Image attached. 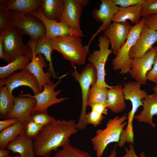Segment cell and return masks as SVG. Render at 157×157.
<instances>
[{"label": "cell", "instance_id": "cell-28", "mask_svg": "<svg viewBox=\"0 0 157 157\" xmlns=\"http://www.w3.org/2000/svg\"><path fill=\"white\" fill-rule=\"evenodd\" d=\"M108 90L106 87L97 83L92 86L88 95L87 106L91 107L95 104L106 103Z\"/></svg>", "mask_w": 157, "mask_h": 157}, {"label": "cell", "instance_id": "cell-4", "mask_svg": "<svg viewBox=\"0 0 157 157\" xmlns=\"http://www.w3.org/2000/svg\"><path fill=\"white\" fill-rule=\"evenodd\" d=\"M51 40L54 50L69 61L73 67L75 64L81 65L85 64L88 53L83 46L81 37L68 35Z\"/></svg>", "mask_w": 157, "mask_h": 157}, {"label": "cell", "instance_id": "cell-23", "mask_svg": "<svg viewBox=\"0 0 157 157\" xmlns=\"http://www.w3.org/2000/svg\"><path fill=\"white\" fill-rule=\"evenodd\" d=\"M5 8L26 15L30 14L42 5V0H1Z\"/></svg>", "mask_w": 157, "mask_h": 157}, {"label": "cell", "instance_id": "cell-24", "mask_svg": "<svg viewBox=\"0 0 157 157\" xmlns=\"http://www.w3.org/2000/svg\"><path fill=\"white\" fill-rule=\"evenodd\" d=\"M29 47L28 51L26 54L18 58L6 65L0 67V80L3 79L15 71L26 69L33 57L32 50Z\"/></svg>", "mask_w": 157, "mask_h": 157}, {"label": "cell", "instance_id": "cell-3", "mask_svg": "<svg viewBox=\"0 0 157 157\" xmlns=\"http://www.w3.org/2000/svg\"><path fill=\"white\" fill-rule=\"evenodd\" d=\"M127 119L126 113L121 117L116 116L108 120L105 129L97 131L96 135L90 140L96 157L102 156L110 143L119 142L124 128L127 125Z\"/></svg>", "mask_w": 157, "mask_h": 157}, {"label": "cell", "instance_id": "cell-13", "mask_svg": "<svg viewBox=\"0 0 157 157\" xmlns=\"http://www.w3.org/2000/svg\"><path fill=\"white\" fill-rule=\"evenodd\" d=\"M22 86L30 87L34 95L40 92L36 78L26 69L14 72L0 80V87L6 86L12 93L14 89Z\"/></svg>", "mask_w": 157, "mask_h": 157}, {"label": "cell", "instance_id": "cell-5", "mask_svg": "<svg viewBox=\"0 0 157 157\" xmlns=\"http://www.w3.org/2000/svg\"><path fill=\"white\" fill-rule=\"evenodd\" d=\"M24 32L18 27L13 26L0 33V39L3 43L6 61L10 63L18 58L26 54L29 47L24 43Z\"/></svg>", "mask_w": 157, "mask_h": 157}, {"label": "cell", "instance_id": "cell-1", "mask_svg": "<svg viewBox=\"0 0 157 157\" xmlns=\"http://www.w3.org/2000/svg\"><path fill=\"white\" fill-rule=\"evenodd\" d=\"M78 130L77 122L72 119H58L43 126L33 141L36 155L49 157L52 151L57 150L58 147L70 142V137Z\"/></svg>", "mask_w": 157, "mask_h": 157}, {"label": "cell", "instance_id": "cell-27", "mask_svg": "<svg viewBox=\"0 0 157 157\" xmlns=\"http://www.w3.org/2000/svg\"><path fill=\"white\" fill-rule=\"evenodd\" d=\"M25 124L19 121L0 132V149H6L8 144L19 135L24 133Z\"/></svg>", "mask_w": 157, "mask_h": 157}, {"label": "cell", "instance_id": "cell-29", "mask_svg": "<svg viewBox=\"0 0 157 157\" xmlns=\"http://www.w3.org/2000/svg\"><path fill=\"white\" fill-rule=\"evenodd\" d=\"M15 96L5 86L0 88V118L6 119L14 105Z\"/></svg>", "mask_w": 157, "mask_h": 157}, {"label": "cell", "instance_id": "cell-15", "mask_svg": "<svg viewBox=\"0 0 157 157\" xmlns=\"http://www.w3.org/2000/svg\"><path fill=\"white\" fill-rule=\"evenodd\" d=\"M128 21L117 23L112 22L108 28L104 31V35L109 40L111 49L116 56L126 42L129 32L133 26Z\"/></svg>", "mask_w": 157, "mask_h": 157}, {"label": "cell", "instance_id": "cell-39", "mask_svg": "<svg viewBox=\"0 0 157 157\" xmlns=\"http://www.w3.org/2000/svg\"><path fill=\"white\" fill-rule=\"evenodd\" d=\"M20 121L17 118H12L6 119L0 121V131Z\"/></svg>", "mask_w": 157, "mask_h": 157}, {"label": "cell", "instance_id": "cell-14", "mask_svg": "<svg viewBox=\"0 0 157 157\" xmlns=\"http://www.w3.org/2000/svg\"><path fill=\"white\" fill-rule=\"evenodd\" d=\"M36 103L35 99L30 94H20L18 96H15L14 106L6 119L17 118L25 125L30 120Z\"/></svg>", "mask_w": 157, "mask_h": 157}, {"label": "cell", "instance_id": "cell-32", "mask_svg": "<svg viewBox=\"0 0 157 157\" xmlns=\"http://www.w3.org/2000/svg\"><path fill=\"white\" fill-rule=\"evenodd\" d=\"M43 127V126L30 119L25 125L24 133L28 137L34 138Z\"/></svg>", "mask_w": 157, "mask_h": 157}, {"label": "cell", "instance_id": "cell-6", "mask_svg": "<svg viewBox=\"0 0 157 157\" xmlns=\"http://www.w3.org/2000/svg\"><path fill=\"white\" fill-rule=\"evenodd\" d=\"M73 67L74 70L71 74L75 81L79 83L82 93V108L80 115L77 122V127L78 130H84L88 125L85 121L88 95L90 86L97 82V72L94 67L90 63L86 65L80 73L78 72L75 66Z\"/></svg>", "mask_w": 157, "mask_h": 157}, {"label": "cell", "instance_id": "cell-40", "mask_svg": "<svg viewBox=\"0 0 157 157\" xmlns=\"http://www.w3.org/2000/svg\"><path fill=\"white\" fill-rule=\"evenodd\" d=\"M92 110L102 115L108 114V108L106 103L95 104L91 107Z\"/></svg>", "mask_w": 157, "mask_h": 157}, {"label": "cell", "instance_id": "cell-37", "mask_svg": "<svg viewBox=\"0 0 157 157\" xmlns=\"http://www.w3.org/2000/svg\"><path fill=\"white\" fill-rule=\"evenodd\" d=\"M144 24L149 28L157 31V14L145 17Z\"/></svg>", "mask_w": 157, "mask_h": 157}, {"label": "cell", "instance_id": "cell-18", "mask_svg": "<svg viewBox=\"0 0 157 157\" xmlns=\"http://www.w3.org/2000/svg\"><path fill=\"white\" fill-rule=\"evenodd\" d=\"M157 42V31L144 24L139 36L131 49L129 56L132 59L142 57Z\"/></svg>", "mask_w": 157, "mask_h": 157}, {"label": "cell", "instance_id": "cell-30", "mask_svg": "<svg viewBox=\"0 0 157 157\" xmlns=\"http://www.w3.org/2000/svg\"><path fill=\"white\" fill-rule=\"evenodd\" d=\"M53 157H91V156L88 152L72 146L69 142L57 151Z\"/></svg>", "mask_w": 157, "mask_h": 157}, {"label": "cell", "instance_id": "cell-10", "mask_svg": "<svg viewBox=\"0 0 157 157\" xmlns=\"http://www.w3.org/2000/svg\"><path fill=\"white\" fill-rule=\"evenodd\" d=\"M118 10L119 7L113 3L112 0H101L99 9L93 11V17L97 22H102V24L92 35L87 44L84 46L88 53L90 46L93 40L101 32L108 28L113 18Z\"/></svg>", "mask_w": 157, "mask_h": 157}, {"label": "cell", "instance_id": "cell-38", "mask_svg": "<svg viewBox=\"0 0 157 157\" xmlns=\"http://www.w3.org/2000/svg\"><path fill=\"white\" fill-rule=\"evenodd\" d=\"M125 154L122 157H148L146 155L144 152L142 151L140 154L139 156L136 154L133 144L129 143V148H125Z\"/></svg>", "mask_w": 157, "mask_h": 157}, {"label": "cell", "instance_id": "cell-33", "mask_svg": "<svg viewBox=\"0 0 157 157\" xmlns=\"http://www.w3.org/2000/svg\"><path fill=\"white\" fill-rule=\"evenodd\" d=\"M142 6L143 17L157 14V0H145Z\"/></svg>", "mask_w": 157, "mask_h": 157}, {"label": "cell", "instance_id": "cell-21", "mask_svg": "<svg viewBox=\"0 0 157 157\" xmlns=\"http://www.w3.org/2000/svg\"><path fill=\"white\" fill-rule=\"evenodd\" d=\"M106 104L107 108L115 113H121L126 109L123 85L108 89Z\"/></svg>", "mask_w": 157, "mask_h": 157}, {"label": "cell", "instance_id": "cell-9", "mask_svg": "<svg viewBox=\"0 0 157 157\" xmlns=\"http://www.w3.org/2000/svg\"><path fill=\"white\" fill-rule=\"evenodd\" d=\"M63 76L59 78L58 81L54 83L53 81L44 85L43 87V90L41 92L37 94L31 96L35 98L36 100V105L33 109V113L38 112L47 113L48 108L52 105L59 103L66 100L67 97L58 98L57 95L62 91L61 89L55 91L56 87L61 82V78Z\"/></svg>", "mask_w": 157, "mask_h": 157}, {"label": "cell", "instance_id": "cell-22", "mask_svg": "<svg viewBox=\"0 0 157 157\" xmlns=\"http://www.w3.org/2000/svg\"><path fill=\"white\" fill-rule=\"evenodd\" d=\"M142 16H143L142 5L127 7H119V10L113 18L112 22L120 23L129 20L135 25L140 22Z\"/></svg>", "mask_w": 157, "mask_h": 157}, {"label": "cell", "instance_id": "cell-36", "mask_svg": "<svg viewBox=\"0 0 157 157\" xmlns=\"http://www.w3.org/2000/svg\"><path fill=\"white\" fill-rule=\"evenodd\" d=\"M147 80L157 84V52L155 55L153 67L147 73Z\"/></svg>", "mask_w": 157, "mask_h": 157}, {"label": "cell", "instance_id": "cell-20", "mask_svg": "<svg viewBox=\"0 0 157 157\" xmlns=\"http://www.w3.org/2000/svg\"><path fill=\"white\" fill-rule=\"evenodd\" d=\"M6 148L13 153L19 154L21 157H35L36 155L32 139L28 137L24 133L10 142Z\"/></svg>", "mask_w": 157, "mask_h": 157}, {"label": "cell", "instance_id": "cell-17", "mask_svg": "<svg viewBox=\"0 0 157 157\" xmlns=\"http://www.w3.org/2000/svg\"><path fill=\"white\" fill-rule=\"evenodd\" d=\"M37 42H33L29 40L26 45L30 47L33 51V57L31 61L26 69L28 70L36 78L40 92L43 90V87L46 84L51 82L50 78L52 74L49 70L44 72V67H46L47 64L43 55L39 54L36 56L34 52V49Z\"/></svg>", "mask_w": 157, "mask_h": 157}, {"label": "cell", "instance_id": "cell-42", "mask_svg": "<svg viewBox=\"0 0 157 157\" xmlns=\"http://www.w3.org/2000/svg\"><path fill=\"white\" fill-rule=\"evenodd\" d=\"M9 153L10 150L8 149H0V157H7Z\"/></svg>", "mask_w": 157, "mask_h": 157}, {"label": "cell", "instance_id": "cell-45", "mask_svg": "<svg viewBox=\"0 0 157 157\" xmlns=\"http://www.w3.org/2000/svg\"><path fill=\"white\" fill-rule=\"evenodd\" d=\"M7 157H21L19 155L17 154L14 156H9Z\"/></svg>", "mask_w": 157, "mask_h": 157}, {"label": "cell", "instance_id": "cell-25", "mask_svg": "<svg viewBox=\"0 0 157 157\" xmlns=\"http://www.w3.org/2000/svg\"><path fill=\"white\" fill-rule=\"evenodd\" d=\"M42 12L47 18L60 22L63 10V0H42Z\"/></svg>", "mask_w": 157, "mask_h": 157}, {"label": "cell", "instance_id": "cell-7", "mask_svg": "<svg viewBox=\"0 0 157 157\" xmlns=\"http://www.w3.org/2000/svg\"><path fill=\"white\" fill-rule=\"evenodd\" d=\"M145 17H143L138 23L133 26L126 42L113 59V69L115 71L120 69L119 73L120 74H126L129 73L131 69L133 59L130 58L129 53L139 36L145 24Z\"/></svg>", "mask_w": 157, "mask_h": 157}, {"label": "cell", "instance_id": "cell-8", "mask_svg": "<svg viewBox=\"0 0 157 157\" xmlns=\"http://www.w3.org/2000/svg\"><path fill=\"white\" fill-rule=\"evenodd\" d=\"M110 44L109 40L104 35L99 36L97 44L99 49L94 51L90 54L88 58L89 63L93 65L97 70L96 83L102 85L108 89L114 87L108 85L105 81V64L109 56L113 53L112 50L109 49Z\"/></svg>", "mask_w": 157, "mask_h": 157}, {"label": "cell", "instance_id": "cell-41", "mask_svg": "<svg viewBox=\"0 0 157 157\" xmlns=\"http://www.w3.org/2000/svg\"><path fill=\"white\" fill-rule=\"evenodd\" d=\"M3 46L2 40L0 39V58L5 61L6 57L3 52Z\"/></svg>", "mask_w": 157, "mask_h": 157}, {"label": "cell", "instance_id": "cell-12", "mask_svg": "<svg viewBox=\"0 0 157 157\" xmlns=\"http://www.w3.org/2000/svg\"><path fill=\"white\" fill-rule=\"evenodd\" d=\"M157 52V46H153L141 58L132 60L129 73L132 78L141 85L146 84L147 74L152 68Z\"/></svg>", "mask_w": 157, "mask_h": 157}, {"label": "cell", "instance_id": "cell-11", "mask_svg": "<svg viewBox=\"0 0 157 157\" xmlns=\"http://www.w3.org/2000/svg\"><path fill=\"white\" fill-rule=\"evenodd\" d=\"M30 15L34 16L41 21L46 30L45 36L48 39L52 40L57 37L68 35H73L81 37L84 36L83 34L71 28L65 22H57L47 18L42 12L41 6L32 12Z\"/></svg>", "mask_w": 157, "mask_h": 157}, {"label": "cell", "instance_id": "cell-26", "mask_svg": "<svg viewBox=\"0 0 157 157\" xmlns=\"http://www.w3.org/2000/svg\"><path fill=\"white\" fill-rule=\"evenodd\" d=\"M54 50L51 40L42 37L37 40L34 49V52L36 56L39 54L43 55L46 60L49 63V67L48 70L51 73L53 78H58L54 70L51 58V54Z\"/></svg>", "mask_w": 157, "mask_h": 157}, {"label": "cell", "instance_id": "cell-19", "mask_svg": "<svg viewBox=\"0 0 157 157\" xmlns=\"http://www.w3.org/2000/svg\"><path fill=\"white\" fill-rule=\"evenodd\" d=\"M142 101L143 109L139 114L135 116L134 119L139 122L145 123L154 128L156 125L153 118L157 115V93L149 94Z\"/></svg>", "mask_w": 157, "mask_h": 157}, {"label": "cell", "instance_id": "cell-16", "mask_svg": "<svg viewBox=\"0 0 157 157\" xmlns=\"http://www.w3.org/2000/svg\"><path fill=\"white\" fill-rule=\"evenodd\" d=\"M63 10L60 22L67 23L71 28L83 34L80 26V19L83 8L89 0H63Z\"/></svg>", "mask_w": 157, "mask_h": 157}, {"label": "cell", "instance_id": "cell-31", "mask_svg": "<svg viewBox=\"0 0 157 157\" xmlns=\"http://www.w3.org/2000/svg\"><path fill=\"white\" fill-rule=\"evenodd\" d=\"M30 119L43 126L49 124L56 120L54 117L51 116L45 112L32 114Z\"/></svg>", "mask_w": 157, "mask_h": 157}, {"label": "cell", "instance_id": "cell-43", "mask_svg": "<svg viewBox=\"0 0 157 157\" xmlns=\"http://www.w3.org/2000/svg\"><path fill=\"white\" fill-rule=\"evenodd\" d=\"M117 144L114 145L113 149L110 154L107 157H117V153L116 151Z\"/></svg>", "mask_w": 157, "mask_h": 157}, {"label": "cell", "instance_id": "cell-44", "mask_svg": "<svg viewBox=\"0 0 157 157\" xmlns=\"http://www.w3.org/2000/svg\"><path fill=\"white\" fill-rule=\"evenodd\" d=\"M153 90L154 93H157V84L153 87Z\"/></svg>", "mask_w": 157, "mask_h": 157}, {"label": "cell", "instance_id": "cell-35", "mask_svg": "<svg viewBox=\"0 0 157 157\" xmlns=\"http://www.w3.org/2000/svg\"><path fill=\"white\" fill-rule=\"evenodd\" d=\"M145 0H112L116 5L122 7H127L133 6L142 5Z\"/></svg>", "mask_w": 157, "mask_h": 157}, {"label": "cell", "instance_id": "cell-34", "mask_svg": "<svg viewBox=\"0 0 157 157\" xmlns=\"http://www.w3.org/2000/svg\"><path fill=\"white\" fill-rule=\"evenodd\" d=\"M105 118L103 115L91 110L86 114L85 121L87 124H91L96 127L101 124Z\"/></svg>", "mask_w": 157, "mask_h": 157}, {"label": "cell", "instance_id": "cell-2", "mask_svg": "<svg viewBox=\"0 0 157 157\" xmlns=\"http://www.w3.org/2000/svg\"><path fill=\"white\" fill-rule=\"evenodd\" d=\"M15 26L30 37L33 42H37L40 37L45 36L46 30L41 21L33 15L22 13L6 9L0 5V33L7 28Z\"/></svg>", "mask_w": 157, "mask_h": 157}]
</instances>
